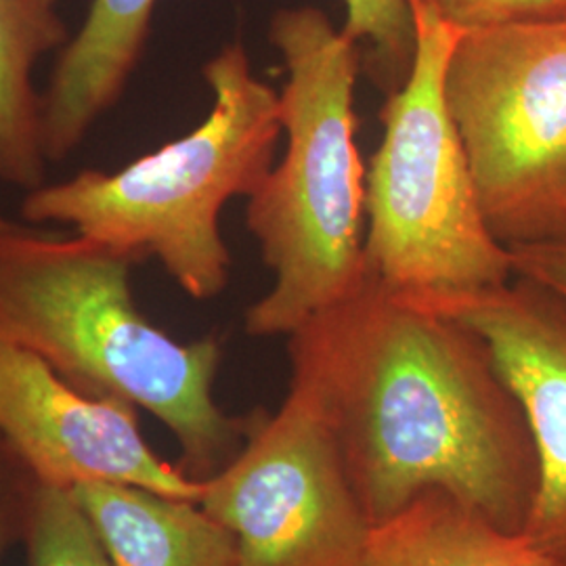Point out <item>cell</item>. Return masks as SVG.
Here are the masks:
<instances>
[{
	"instance_id": "cell-1",
	"label": "cell",
	"mask_w": 566,
	"mask_h": 566,
	"mask_svg": "<svg viewBox=\"0 0 566 566\" xmlns=\"http://www.w3.org/2000/svg\"><path fill=\"white\" fill-rule=\"evenodd\" d=\"M298 390L343 458L371 525L443 489L523 533L539 468L525 411L485 340L371 273L287 336Z\"/></svg>"
},
{
	"instance_id": "cell-2",
	"label": "cell",
	"mask_w": 566,
	"mask_h": 566,
	"mask_svg": "<svg viewBox=\"0 0 566 566\" xmlns=\"http://www.w3.org/2000/svg\"><path fill=\"white\" fill-rule=\"evenodd\" d=\"M133 266L82 235L0 224V338L88 395L149 411L175 434L182 472L203 483L240 453L252 413L235 418L214 401V336L179 343L143 315Z\"/></svg>"
},
{
	"instance_id": "cell-3",
	"label": "cell",
	"mask_w": 566,
	"mask_h": 566,
	"mask_svg": "<svg viewBox=\"0 0 566 566\" xmlns=\"http://www.w3.org/2000/svg\"><path fill=\"white\" fill-rule=\"evenodd\" d=\"M269 41L285 70V151L245 206V227L275 275L245 311V332L256 338L292 336L355 296L369 277L355 112L361 51L313 4L277 11Z\"/></svg>"
},
{
	"instance_id": "cell-4",
	"label": "cell",
	"mask_w": 566,
	"mask_h": 566,
	"mask_svg": "<svg viewBox=\"0 0 566 566\" xmlns=\"http://www.w3.org/2000/svg\"><path fill=\"white\" fill-rule=\"evenodd\" d=\"M212 107L191 133L120 170L86 168L25 191L21 219L63 224L133 263L156 259L193 301L217 298L231 271L221 212L250 198L275 164L280 93L261 81L240 41L203 65Z\"/></svg>"
},
{
	"instance_id": "cell-5",
	"label": "cell",
	"mask_w": 566,
	"mask_h": 566,
	"mask_svg": "<svg viewBox=\"0 0 566 566\" xmlns=\"http://www.w3.org/2000/svg\"><path fill=\"white\" fill-rule=\"evenodd\" d=\"M416 60L388 95L365 172V261L401 296L458 294L514 277L510 248L491 233L464 139L449 112L447 65L462 32L413 4Z\"/></svg>"
},
{
	"instance_id": "cell-6",
	"label": "cell",
	"mask_w": 566,
	"mask_h": 566,
	"mask_svg": "<svg viewBox=\"0 0 566 566\" xmlns=\"http://www.w3.org/2000/svg\"><path fill=\"white\" fill-rule=\"evenodd\" d=\"M446 95L495 240H565L566 20L465 32Z\"/></svg>"
},
{
	"instance_id": "cell-7",
	"label": "cell",
	"mask_w": 566,
	"mask_h": 566,
	"mask_svg": "<svg viewBox=\"0 0 566 566\" xmlns=\"http://www.w3.org/2000/svg\"><path fill=\"white\" fill-rule=\"evenodd\" d=\"M200 506L235 537L240 566H364L371 523L313 405L294 388L256 411Z\"/></svg>"
},
{
	"instance_id": "cell-8",
	"label": "cell",
	"mask_w": 566,
	"mask_h": 566,
	"mask_svg": "<svg viewBox=\"0 0 566 566\" xmlns=\"http://www.w3.org/2000/svg\"><path fill=\"white\" fill-rule=\"evenodd\" d=\"M0 441L41 485L116 483L202 500L203 483L164 462L145 441L135 405L84 392L2 338Z\"/></svg>"
},
{
	"instance_id": "cell-9",
	"label": "cell",
	"mask_w": 566,
	"mask_h": 566,
	"mask_svg": "<svg viewBox=\"0 0 566 566\" xmlns=\"http://www.w3.org/2000/svg\"><path fill=\"white\" fill-rule=\"evenodd\" d=\"M401 296V294H399ZM476 332L525 411L539 483L523 535L566 566V301L514 275L507 283L405 296Z\"/></svg>"
},
{
	"instance_id": "cell-10",
	"label": "cell",
	"mask_w": 566,
	"mask_h": 566,
	"mask_svg": "<svg viewBox=\"0 0 566 566\" xmlns=\"http://www.w3.org/2000/svg\"><path fill=\"white\" fill-rule=\"evenodd\" d=\"M158 0H93L81 30L60 49L42 93V147L49 163L74 154L120 102L142 61Z\"/></svg>"
},
{
	"instance_id": "cell-11",
	"label": "cell",
	"mask_w": 566,
	"mask_h": 566,
	"mask_svg": "<svg viewBox=\"0 0 566 566\" xmlns=\"http://www.w3.org/2000/svg\"><path fill=\"white\" fill-rule=\"evenodd\" d=\"M72 491L114 566H240L233 533L198 502L116 483Z\"/></svg>"
},
{
	"instance_id": "cell-12",
	"label": "cell",
	"mask_w": 566,
	"mask_h": 566,
	"mask_svg": "<svg viewBox=\"0 0 566 566\" xmlns=\"http://www.w3.org/2000/svg\"><path fill=\"white\" fill-rule=\"evenodd\" d=\"M364 566H560L443 489L369 528Z\"/></svg>"
},
{
	"instance_id": "cell-13",
	"label": "cell",
	"mask_w": 566,
	"mask_h": 566,
	"mask_svg": "<svg viewBox=\"0 0 566 566\" xmlns=\"http://www.w3.org/2000/svg\"><path fill=\"white\" fill-rule=\"evenodd\" d=\"M67 41L55 7L42 0H0V181L23 191L41 187L49 164L34 72L44 55Z\"/></svg>"
},
{
	"instance_id": "cell-14",
	"label": "cell",
	"mask_w": 566,
	"mask_h": 566,
	"mask_svg": "<svg viewBox=\"0 0 566 566\" xmlns=\"http://www.w3.org/2000/svg\"><path fill=\"white\" fill-rule=\"evenodd\" d=\"M343 32L359 46L365 76L386 97L407 81L416 60L411 0H344Z\"/></svg>"
},
{
	"instance_id": "cell-15",
	"label": "cell",
	"mask_w": 566,
	"mask_h": 566,
	"mask_svg": "<svg viewBox=\"0 0 566 566\" xmlns=\"http://www.w3.org/2000/svg\"><path fill=\"white\" fill-rule=\"evenodd\" d=\"M21 544L28 566H114L72 489L36 485Z\"/></svg>"
},
{
	"instance_id": "cell-16",
	"label": "cell",
	"mask_w": 566,
	"mask_h": 566,
	"mask_svg": "<svg viewBox=\"0 0 566 566\" xmlns=\"http://www.w3.org/2000/svg\"><path fill=\"white\" fill-rule=\"evenodd\" d=\"M458 32L566 20V0H411Z\"/></svg>"
},
{
	"instance_id": "cell-17",
	"label": "cell",
	"mask_w": 566,
	"mask_h": 566,
	"mask_svg": "<svg viewBox=\"0 0 566 566\" xmlns=\"http://www.w3.org/2000/svg\"><path fill=\"white\" fill-rule=\"evenodd\" d=\"M36 479L0 441V560L13 544L23 542Z\"/></svg>"
},
{
	"instance_id": "cell-18",
	"label": "cell",
	"mask_w": 566,
	"mask_h": 566,
	"mask_svg": "<svg viewBox=\"0 0 566 566\" xmlns=\"http://www.w3.org/2000/svg\"><path fill=\"white\" fill-rule=\"evenodd\" d=\"M514 275L539 283L566 301V238L510 248Z\"/></svg>"
},
{
	"instance_id": "cell-19",
	"label": "cell",
	"mask_w": 566,
	"mask_h": 566,
	"mask_svg": "<svg viewBox=\"0 0 566 566\" xmlns=\"http://www.w3.org/2000/svg\"><path fill=\"white\" fill-rule=\"evenodd\" d=\"M42 2H46V4H51V7H55V2H57V0H42Z\"/></svg>"
},
{
	"instance_id": "cell-20",
	"label": "cell",
	"mask_w": 566,
	"mask_h": 566,
	"mask_svg": "<svg viewBox=\"0 0 566 566\" xmlns=\"http://www.w3.org/2000/svg\"><path fill=\"white\" fill-rule=\"evenodd\" d=\"M7 223V219H2V217H0V224H4Z\"/></svg>"
}]
</instances>
